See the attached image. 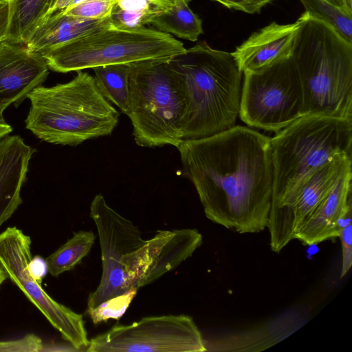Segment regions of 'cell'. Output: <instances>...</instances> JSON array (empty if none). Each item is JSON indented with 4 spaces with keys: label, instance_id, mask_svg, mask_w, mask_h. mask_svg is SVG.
I'll return each mask as SVG.
<instances>
[{
    "label": "cell",
    "instance_id": "4",
    "mask_svg": "<svg viewBox=\"0 0 352 352\" xmlns=\"http://www.w3.org/2000/svg\"><path fill=\"white\" fill-rule=\"evenodd\" d=\"M28 98L26 128L49 143L76 146L110 135L118 123L119 113L100 93L94 77L82 71L66 83L41 85Z\"/></svg>",
    "mask_w": 352,
    "mask_h": 352
},
{
    "label": "cell",
    "instance_id": "16",
    "mask_svg": "<svg viewBox=\"0 0 352 352\" xmlns=\"http://www.w3.org/2000/svg\"><path fill=\"white\" fill-rule=\"evenodd\" d=\"M351 169L338 181L295 235L303 245L338 238L346 218L352 214Z\"/></svg>",
    "mask_w": 352,
    "mask_h": 352
},
{
    "label": "cell",
    "instance_id": "26",
    "mask_svg": "<svg viewBox=\"0 0 352 352\" xmlns=\"http://www.w3.org/2000/svg\"><path fill=\"white\" fill-rule=\"evenodd\" d=\"M118 0H84L65 10L63 14L86 19H103L109 18Z\"/></svg>",
    "mask_w": 352,
    "mask_h": 352
},
{
    "label": "cell",
    "instance_id": "25",
    "mask_svg": "<svg viewBox=\"0 0 352 352\" xmlns=\"http://www.w3.org/2000/svg\"><path fill=\"white\" fill-rule=\"evenodd\" d=\"M138 290L131 289L124 294L111 298L94 308L87 310L94 324L106 322L109 319H120L125 313Z\"/></svg>",
    "mask_w": 352,
    "mask_h": 352
},
{
    "label": "cell",
    "instance_id": "32",
    "mask_svg": "<svg viewBox=\"0 0 352 352\" xmlns=\"http://www.w3.org/2000/svg\"><path fill=\"white\" fill-rule=\"evenodd\" d=\"M344 13L352 16V0H325Z\"/></svg>",
    "mask_w": 352,
    "mask_h": 352
},
{
    "label": "cell",
    "instance_id": "7",
    "mask_svg": "<svg viewBox=\"0 0 352 352\" xmlns=\"http://www.w3.org/2000/svg\"><path fill=\"white\" fill-rule=\"evenodd\" d=\"M169 34L145 27L110 26L52 48L42 54L51 70L67 73L111 64L171 59L186 52Z\"/></svg>",
    "mask_w": 352,
    "mask_h": 352
},
{
    "label": "cell",
    "instance_id": "9",
    "mask_svg": "<svg viewBox=\"0 0 352 352\" xmlns=\"http://www.w3.org/2000/svg\"><path fill=\"white\" fill-rule=\"evenodd\" d=\"M90 352H203V337L192 317L184 314L149 316L109 331L89 340Z\"/></svg>",
    "mask_w": 352,
    "mask_h": 352
},
{
    "label": "cell",
    "instance_id": "22",
    "mask_svg": "<svg viewBox=\"0 0 352 352\" xmlns=\"http://www.w3.org/2000/svg\"><path fill=\"white\" fill-rule=\"evenodd\" d=\"M190 2L180 0L150 22L157 30L181 38L196 41L203 34L202 21L189 8Z\"/></svg>",
    "mask_w": 352,
    "mask_h": 352
},
{
    "label": "cell",
    "instance_id": "5",
    "mask_svg": "<svg viewBox=\"0 0 352 352\" xmlns=\"http://www.w3.org/2000/svg\"><path fill=\"white\" fill-rule=\"evenodd\" d=\"M352 119L303 116L271 138V207L296 191L315 170L340 154L351 155Z\"/></svg>",
    "mask_w": 352,
    "mask_h": 352
},
{
    "label": "cell",
    "instance_id": "14",
    "mask_svg": "<svg viewBox=\"0 0 352 352\" xmlns=\"http://www.w3.org/2000/svg\"><path fill=\"white\" fill-rule=\"evenodd\" d=\"M49 73L44 58L23 44L5 40L0 43V122L11 104L18 106L35 88L42 85Z\"/></svg>",
    "mask_w": 352,
    "mask_h": 352
},
{
    "label": "cell",
    "instance_id": "29",
    "mask_svg": "<svg viewBox=\"0 0 352 352\" xmlns=\"http://www.w3.org/2000/svg\"><path fill=\"white\" fill-rule=\"evenodd\" d=\"M223 6L248 14H254L272 0H213Z\"/></svg>",
    "mask_w": 352,
    "mask_h": 352
},
{
    "label": "cell",
    "instance_id": "31",
    "mask_svg": "<svg viewBox=\"0 0 352 352\" xmlns=\"http://www.w3.org/2000/svg\"><path fill=\"white\" fill-rule=\"evenodd\" d=\"M28 270L32 276L40 282L47 272L45 260L41 256L32 258L28 264Z\"/></svg>",
    "mask_w": 352,
    "mask_h": 352
},
{
    "label": "cell",
    "instance_id": "33",
    "mask_svg": "<svg viewBox=\"0 0 352 352\" xmlns=\"http://www.w3.org/2000/svg\"><path fill=\"white\" fill-rule=\"evenodd\" d=\"M12 131V128L10 125L6 122H0V139L7 136Z\"/></svg>",
    "mask_w": 352,
    "mask_h": 352
},
{
    "label": "cell",
    "instance_id": "3",
    "mask_svg": "<svg viewBox=\"0 0 352 352\" xmlns=\"http://www.w3.org/2000/svg\"><path fill=\"white\" fill-rule=\"evenodd\" d=\"M290 58L302 92V116L352 119V42L304 12Z\"/></svg>",
    "mask_w": 352,
    "mask_h": 352
},
{
    "label": "cell",
    "instance_id": "11",
    "mask_svg": "<svg viewBox=\"0 0 352 352\" xmlns=\"http://www.w3.org/2000/svg\"><path fill=\"white\" fill-rule=\"evenodd\" d=\"M90 217L97 228L102 272L99 285L88 296L87 310L130 290L122 261L146 241L138 228L111 208L101 194L91 202Z\"/></svg>",
    "mask_w": 352,
    "mask_h": 352
},
{
    "label": "cell",
    "instance_id": "23",
    "mask_svg": "<svg viewBox=\"0 0 352 352\" xmlns=\"http://www.w3.org/2000/svg\"><path fill=\"white\" fill-rule=\"evenodd\" d=\"M95 239L92 231L74 232L72 238L46 258L47 272L56 277L72 270L87 255Z\"/></svg>",
    "mask_w": 352,
    "mask_h": 352
},
{
    "label": "cell",
    "instance_id": "19",
    "mask_svg": "<svg viewBox=\"0 0 352 352\" xmlns=\"http://www.w3.org/2000/svg\"><path fill=\"white\" fill-rule=\"evenodd\" d=\"M60 0H12L7 41L23 44L34 30L57 10Z\"/></svg>",
    "mask_w": 352,
    "mask_h": 352
},
{
    "label": "cell",
    "instance_id": "30",
    "mask_svg": "<svg viewBox=\"0 0 352 352\" xmlns=\"http://www.w3.org/2000/svg\"><path fill=\"white\" fill-rule=\"evenodd\" d=\"M10 22V2L0 3V43L8 37Z\"/></svg>",
    "mask_w": 352,
    "mask_h": 352
},
{
    "label": "cell",
    "instance_id": "18",
    "mask_svg": "<svg viewBox=\"0 0 352 352\" xmlns=\"http://www.w3.org/2000/svg\"><path fill=\"white\" fill-rule=\"evenodd\" d=\"M112 26L109 19H86L54 11L31 34L25 45L38 54L67 42Z\"/></svg>",
    "mask_w": 352,
    "mask_h": 352
},
{
    "label": "cell",
    "instance_id": "15",
    "mask_svg": "<svg viewBox=\"0 0 352 352\" xmlns=\"http://www.w3.org/2000/svg\"><path fill=\"white\" fill-rule=\"evenodd\" d=\"M301 25L272 22L252 33L232 52L240 69L252 72L289 58Z\"/></svg>",
    "mask_w": 352,
    "mask_h": 352
},
{
    "label": "cell",
    "instance_id": "6",
    "mask_svg": "<svg viewBox=\"0 0 352 352\" xmlns=\"http://www.w3.org/2000/svg\"><path fill=\"white\" fill-rule=\"evenodd\" d=\"M171 59L131 64L128 116L140 146L177 147L182 141L184 94Z\"/></svg>",
    "mask_w": 352,
    "mask_h": 352
},
{
    "label": "cell",
    "instance_id": "12",
    "mask_svg": "<svg viewBox=\"0 0 352 352\" xmlns=\"http://www.w3.org/2000/svg\"><path fill=\"white\" fill-rule=\"evenodd\" d=\"M351 155L342 153L311 173L292 195L271 207L267 224L270 245L279 253L300 229L340 178L351 169Z\"/></svg>",
    "mask_w": 352,
    "mask_h": 352
},
{
    "label": "cell",
    "instance_id": "1",
    "mask_svg": "<svg viewBox=\"0 0 352 352\" xmlns=\"http://www.w3.org/2000/svg\"><path fill=\"white\" fill-rule=\"evenodd\" d=\"M176 148L210 221L240 234L267 228L274 183L270 138L235 125Z\"/></svg>",
    "mask_w": 352,
    "mask_h": 352
},
{
    "label": "cell",
    "instance_id": "2",
    "mask_svg": "<svg viewBox=\"0 0 352 352\" xmlns=\"http://www.w3.org/2000/svg\"><path fill=\"white\" fill-rule=\"evenodd\" d=\"M171 61L184 94L182 140L210 137L235 126L243 72L233 54L201 41Z\"/></svg>",
    "mask_w": 352,
    "mask_h": 352
},
{
    "label": "cell",
    "instance_id": "35",
    "mask_svg": "<svg viewBox=\"0 0 352 352\" xmlns=\"http://www.w3.org/2000/svg\"><path fill=\"white\" fill-rule=\"evenodd\" d=\"M160 1L166 3L169 5L173 6L174 4H175L177 1H179L180 0H160ZM185 1L190 2L191 0H185Z\"/></svg>",
    "mask_w": 352,
    "mask_h": 352
},
{
    "label": "cell",
    "instance_id": "10",
    "mask_svg": "<svg viewBox=\"0 0 352 352\" xmlns=\"http://www.w3.org/2000/svg\"><path fill=\"white\" fill-rule=\"evenodd\" d=\"M31 239L16 227L0 233V265L9 278L41 312L47 321L78 351L89 340L82 316L58 302L42 288L28 270Z\"/></svg>",
    "mask_w": 352,
    "mask_h": 352
},
{
    "label": "cell",
    "instance_id": "24",
    "mask_svg": "<svg viewBox=\"0 0 352 352\" xmlns=\"http://www.w3.org/2000/svg\"><path fill=\"white\" fill-rule=\"evenodd\" d=\"M305 11L329 23L342 36L352 42V16L325 0H300Z\"/></svg>",
    "mask_w": 352,
    "mask_h": 352
},
{
    "label": "cell",
    "instance_id": "13",
    "mask_svg": "<svg viewBox=\"0 0 352 352\" xmlns=\"http://www.w3.org/2000/svg\"><path fill=\"white\" fill-rule=\"evenodd\" d=\"M197 229L158 230L122 261L129 289L146 286L179 266L202 244Z\"/></svg>",
    "mask_w": 352,
    "mask_h": 352
},
{
    "label": "cell",
    "instance_id": "21",
    "mask_svg": "<svg viewBox=\"0 0 352 352\" xmlns=\"http://www.w3.org/2000/svg\"><path fill=\"white\" fill-rule=\"evenodd\" d=\"M171 6L160 0H118L109 19L117 29L136 30L149 25L155 16Z\"/></svg>",
    "mask_w": 352,
    "mask_h": 352
},
{
    "label": "cell",
    "instance_id": "17",
    "mask_svg": "<svg viewBox=\"0 0 352 352\" xmlns=\"http://www.w3.org/2000/svg\"><path fill=\"white\" fill-rule=\"evenodd\" d=\"M34 152L19 135L0 139V227L23 202L21 190Z\"/></svg>",
    "mask_w": 352,
    "mask_h": 352
},
{
    "label": "cell",
    "instance_id": "34",
    "mask_svg": "<svg viewBox=\"0 0 352 352\" xmlns=\"http://www.w3.org/2000/svg\"><path fill=\"white\" fill-rule=\"evenodd\" d=\"M6 279H8V276L0 265V287Z\"/></svg>",
    "mask_w": 352,
    "mask_h": 352
},
{
    "label": "cell",
    "instance_id": "27",
    "mask_svg": "<svg viewBox=\"0 0 352 352\" xmlns=\"http://www.w3.org/2000/svg\"><path fill=\"white\" fill-rule=\"evenodd\" d=\"M44 350L42 340L32 333L16 340L0 341V352H40Z\"/></svg>",
    "mask_w": 352,
    "mask_h": 352
},
{
    "label": "cell",
    "instance_id": "36",
    "mask_svg": "<svg viewBox=\"0 0 352 352\" xmlns=\"http://www.w3.org/2000/svg\"><path fill=\"white\" fill-rule=\"evenodd\" d=\"M12 0H0V3L5 2H10Z\"/></svg>",
    "mask_w": 352,
    "mask_h": 352
},
{
    "label": "cell",
    "instance_id": "8",
    "mask_svg": "<svg viewBox=\"0 0 352 352\" xmlns=\"http://www.w3.org/2000/svg\"><path fill=\"white\" fill-rule=\"evenodd\" d=\"M239 117L248 126L278 132L302 116V92L291 58L243 72Z\"/></svg>",
    "mask_w": 352,
    "mask_h": 352
},
{
    "label": "cell",
    "instance_id": "20",
    "mask_svg": "<svg viewBox=\"0 0 352 352\" xmlns=\"http://www.w3.org/2000/svg\"><path fill=\"white\" fill-rule=\"evenodd\" d=\"M131 64H111L93 68L95 82L100 93L126 116L129 113Z\"/></svg>",
    "mask_w": 352,
    "mask_h": 352
},
{
    "label": "cell",
    "instance_id": "28",
    "mask_svg": "<svg viewBox=\"0 0 352 352\" xmlns=\"http://www.w3.org/2000/svg\"><path fill=\"white\" fill-rule=\"evenodd\" d=\"M341 241L342 261L340 278L349 271L352 265V223L351 214L348 216L340 232Z\"/></svg>",
    "mask_w": 352,
    "mask_h": 352
}]
</instances>
